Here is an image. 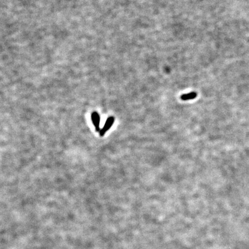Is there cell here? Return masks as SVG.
Instances as JSON below:
<instances>
[{
  "mask_svg": "<svg viewBox=\"0 0 249 249\" xmlns=\"http://www.w3.org/2000/svg\"><path fill=\"white\" fill-rule=\"evenodd\" d=\"M114 121L115 118L114 117H110L109 118H108V119L106 120V122L105 123L103 128L102 129L100 130V136H103L105 135V133L110 129L114 124Z\"/></svg>",
  "mask_w": 249,
  "mask_h": 249,
  "instance_id": "1",
  "label": "cell"
},
{
  "mask_svg": "<svg viewBox=\"0 0 249 249\" xmlns=\"http://www.w3.org/2000/svg\"><path fill=\"white\" fill-rule=\"evenodd\" d=\"M91 120L95 126V129L96 131H100V118L99 114L96 112H94L91 114Z\"/></svg>",
  "mask_w": 249,
  "mask_h": 249,
  "instance_id": "2",
  "label": "cell"
},
{
  "mask_svg": "<svg viewBox=\"0 0 249 249\" xmlns=\"http://www.w3.org/2000/svg\"><path fill=\"white\" fill-rule=\"evenodd\" d=\"M197 96V94L195 92H191L188 94H186L181 95L180 99L182 100H189L194 99Z\"/></svg>",
  "mask_w": 249,
  "mask_h": 249,
  "instance_id": "3",
  "label": "cell"
}]
</instances>
